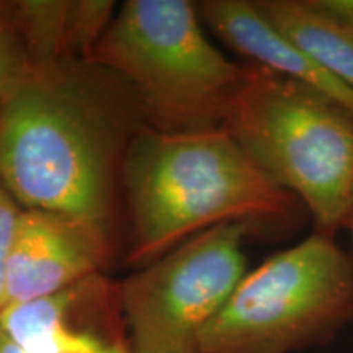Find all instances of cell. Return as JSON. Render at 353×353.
Returning a JSON list of instances; mask_svg holds the SVG:
<instances>
[{"label": "cell", "mask_w": 353, "mask_h": 353, "mask_svg": "<svg viewBox=\"0 0 353 353\" xmlns=\"http://www.w3.org/2000/svg\"><path fill=\"white\" fill-rule=\"evenodd\" d=\"M144 126L134 92L103 65L34 70L0 103V180L21 208L110 226L123 161Z\"/></svg>", "instance_id": "obj_1"}, {"label": "cell", "mask_w": 353, "mask_h": 353, "mask_svg": "<svg viewBox=\"0 0 353 353\" xmlns=\"http://www.w3.org/2000/svg\"><path fill=\"white\" fill-rule=\"evenodd\" d=\"M121 185L132 228L126 260L138 268L219 224L285 223L298 203L226 128L162 132L144 126L126 151Z\"/></svg>", "instance_id": "obj_2"}, {"label": "cell", "mask_w": 353, "mask_h": 353, "mask_svg": "<svg viewBox=\"0 0 353 353\" xmlns=\"http://www.w3.org/2000/svg\"><path fill=\"white\" fill-rule=\"evenodd\" d=\"M90 61L120 76L145 125L162 132L223 128L247 69L206 38L196 2L188 0H128Z\"/></svg>", "instance_id": "obj_3"}, {"label": "cell", "mask_w": 353, "mask_h": 353, "mask_svg": "<svg viewBox=\"0 0 353 353\" xmlns=\"http://www.w3.org/2000/svg\"><path fill=\"white\" fill-rule=\"evenodd\" d=\"M223 128L319 232L347 226L353 205V113L322 92L247 65Z\"/></svg>", "instance_id": "obj_4"}, {"label": "cell", "mask_w": 353, "mask_h": 353, "mask_svg": "<svg viewBox=\"0 0 353 353\" xmlns=\"http://www.w3.org/2000/svg\"><path fill=\"white\" fill-rule=\"evenodd\" d=\"M352 317V260L317 232L245 273L203 332L200 353H293Z\"/></svg>", "instance_id": "obj_5"}, {"label": "cell", "mask_w": 353, "mask_h": 353, "mask_svg": "<svg viewBox=\"0 0 353 353\" xmlns=\"http://www.w3.org/2000/svg\"><path fill=\"white\" fill-rule=\"evenodd\" d=\"M250 229L211 228L117 286L131 353H200L203 332L245 276Z\"/></svg>", "instance_id": "obj_6"}, {"label": "cell", "mask_w": 353, "mask_h": 353, "mask_svg": "<svg viewBox=\"0 0 353 353\" xmlns=\"http://www.w3.org/2000/svg\"><path fill=\"white\" fill-rule=\"evenodd\" d=\"M112 255L110 226L23 208L6 268L7 304L51 296L101 275Z\"/></svg>", "instance_id": "obj_7"}, {"label": "cell", "mask_w": 353, "mask_h": 353, "mask_svg": "<svg viewBox=\"0 0 353 353\" xmlns=\"http://www.w3.org/2000/svg\"><path fill=\"white\" fill-rule=\"evenodd\" d=\"M114 296L99 275L51 296L7 304L0 325L25 353H131L97 324Z\"/></svg>", "instance_id": "obj_8"}, {"label": "cell", "mask_w": 353, "mask_h": 353, "mask_svg": "<svg viewBox=\"0 0 353 353\" xmlns=\"http://www.w3.org/2000/svg\"><path fill=\"white\" fill-rule=\"evenodd\" d=\"M203 25L255 68L316 88L353 113V88L322 70L252 0L196 2Z\"/></svg>", "instance_id": "obj_9"}, {"label": "cell", "mask_w": 353, "mask_h": 353, "mask_svg": "<svg viewBox=\"0 0 353 353\" xmlns=\"http://www.w3.org/2000/svg\"><path fill=\"white\" fill-rule=\"evenodd\" d=\"M13 8L34 70L90 61L117 13L112 0H17Z\"/></svg>", "instance_id": "obj_10"}, {"label": "cell", "mask_w": 353, "mask_h": 353, "mask_svg": "<svg viewBox=\"0 0 353 353\" xmlns=\"http://www.w3.org/2000/svg\"><path fill=\"white\" fill-rule=\"evenodd\" d=\"M263 15L322 70L353 88V26L316 0H257Z\"/></svg>", "instance_id": "obj_11"}, {"label": "cell", "mask_w": 353, "mask_h": 353, "mask_svg": "<svg viewBox=\"0 0 353 353\" xmlns=\"http://www.w3.org/2000/svg\"><path fill=\"white\" fill-rule=\"evenodd\" d=\"M33 74L13 2L0 0V103L15 95Z\"/></svg>", "instance_id": "obj_12"}, {"label": "cell", "mask_w": 353, "mask_h": 353, "mask_svg": "<svg viewBox=\"0 0 353 353\" xmlns=\"http://www.w3.org/2000/svg\"><path fill=\"white\" fill-rule=\"evenodd\" d=\"M21 206L0 180V311L7 306L6 268Z\"/></svg>", "instance_id": "obj_13"}, {"label": "cell", "mask_w": 353, "mask_h": 353, "mask_svg": "<svg viewBox=\"0 0 353 353\" xmlns=\"http://www.w3.org/2000/svg\"><path fill=\"white\" fill-rule=\"evenodd\" d=\"M316 2L322 10L353 26V0H316Z\"/></svg>", "instance_id": "obj_14"}, {"label": "cell", "mask_w": 353, "mask_h": 353, "mask_svg": "<svg viewBox=\"0 0 353 353\" xmlns=\"http://www.w3.org/2000/svg\"><path fill=\"white\" fill-rule=\"evenodd\" d=\"M0 353H25L0 325Z\"/></svg>", "instance_id": "obj_15"}, {"label": "cell", "mask_w": 353, "mask_h": 353, "mask_svg": "<svg viewBox=\"0 0 353 353\" xmlns=\"http://www.w3.org/2000/svg\"><path fill=\"white\" fill-rule=\"evenodd\" d=\"M347 226L350 228V232H352V237H353V205H352L350 214H348V219H347Z\"/></svg>", "instance_id": "obj_16"}]
</instances>
